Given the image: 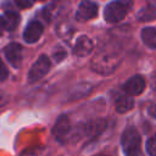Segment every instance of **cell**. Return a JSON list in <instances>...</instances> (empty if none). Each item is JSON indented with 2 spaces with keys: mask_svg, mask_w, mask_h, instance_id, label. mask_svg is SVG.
<instances>
[{
  "mask_svg": "<svg viewBox=\"0 0 156 156\" xmlns=\"http://www.w3.org/2000/svg\"><path fill=\"white\" fill-rule=\"evenodd\" d=\"M129 7L124 1H112L105 9V20L108 23H117L122 21L128 13Z\"/></svg>",
  "mask_w": 156,
  "mask_h": 156,
  "instance_id": "cell-1",
  "label": "cell"
},
{
  "mask_svg": "<svg viewBox=\"0 0 156 156\" xmlns=\"http://www.w3.org/2000/svg\"><path fill=\"white\" fill-rule=\"evenodd\" d=\"M118 65L117 57L107 54L102 55H96L91 62V67L95 72H99L101 74H107L111 73Z\"/></svg>",
  "mask_w": 156,
  "mask_h": 156,
  "instance_id": "cell-2",
  "label": "cell"
},
{
  "mask_svg": "<svg viewBox=\"0 0 156 156\" xmlns=\"http://www.w3.org/2000/svg\"><path fill=\"white\" fill-rule=\"evenodd\" d=\"M49 69H50V60H49V57L45 56V55L39 56V58L34 62V65L29 69V73H28L29 83H34V82H38L39 79H41L49 72Z\"/></svg>",
  "mask_w": 156,
  "mask_h": 156,
  "instance_id": "cell-3",
  "label": "cell"
},
{
  "mask_svg": "<svg viewBox=\"0 0 156 156\" xmlns=\"http://www.w3.org/2000/svg\"><path fill=\"white\" fill-rule=\"evenodd\" d=\"M122 146L126 151V154H129L132 151H135L138 149H140V135L138 133V130L134 127H128L123 134H122Z\"/></svg>",
  "mask_w": 156,
  "mask_h": 156,
  "instance_id": "cell-4",
  "label": "cell"
},
{
  "mask_svg": "<svg viewBox=\"0 0 156 156\" xmlns=\"http://www.w3.org/2000/svg\"><path fill=\"white\" fill-rule=\"evenodd\" d=\"M123 89H124L126 94H128L130 96L140 95L145 89V79L141 76H134L124 83Z\"/></svg>",
  "mask_w": 156,
  "mask_h": 156,
  "instance_id": "cell-5",
  "label": "cell"
},
{
  "mask_svg": "<svg viewBox=\"0 0 156 156\" xmlns=\"http://www.w3.org/2000/svg\"><path fill=\"white\" fill-rule=\"evenodd\" d=\"M5 56L9 60V62L13 66V67H20L21 62H22V46L17 43H11L9 44L5 50Z\"/></svg>",
  "mask_w": 156,
  "mask_h": 156,
  "instance_id": "cell-6",
  "label": "cell"
},
{
  "mask_svg": "<svg viewBox=\"0 0 156 156\" xmlns=\"http://www.w3.org/2000/svg\"><path fill=\"white\" fill-rule=\"evenodd\" d=\"M98 15V5L93 1H83L77 10V20L88 21Z\"/></svg>",
  "mask_w": 156,
  "mask_h": 156,
  "instance_id": "cell-7",
  "label": "cell"
},
{
  "mask_svg": "<svg viewBox=\"0 0 156 156\" xmlns=\"http://www.w3.org/2000/svg\"><path fill=\"white\" fill-rule=\"evenodd\" d=\"M43 24L38 21H32L29 22V24L27 26V28L24 29V33H23V38L27 43H35L43 34Z\"/></svg>",
  "mask_w": 156,
  "mask_h": 156,
  "instance_id": "cell-8",
  "label": "cell"
},
{
  "mask_svg": "<svg viewBox=\"0 0 156 156\" xmlns=\"http://www.w3.org/2000/svg\"><path fill=\"white\" fill-rule=\"evenodd\" d=\"M69 129H71L69 119H68V117H67L66 115H62V116H60V117L57 118V121L55 122V126H54V128H52V133H54V135L56 136L57 140L62 141V140L67 136Z\"/></svg>",
  "mask_w": 156,
  "mask_h": 156,
  "instance_id": "cell-9",
  "label": "cell"
},
{
  "mask_svg": "<svg viewBox=\"0 0 156 156\" xmlns=\"http://www.w3.org/2000/svg\"><path fill=\"white\" fill-rule=\"evenodd\" d=\"M93 46H94V45H93V41H91L88 37L82 35V37H79V38L77 39V41H76V44H74L73 51H74V54L78 55V56H87L88 54L91 52Z\"/></svg>",
  "mask_w": 156,
  "mask_h": 156,
  "instance_id": "cell-10",
  "label": "cell"
},
{
  "mask_svg": "<svg viewBox=\"0 0 156 156\" xmlns=\"http://www.w3.org/2000/svg\"><path fill=\"white\" fill-rule=\"evenodd\" d=\"M115 105H116V110H117V112L123 113V112L129 111V110L133 107L134 101H133V99L130 98V95L126 94V95H119V96L116 99Z\"/></svg>",
  "mask_w": 156,
  "mask_h": 156,
  "instance_id": "cell-11",
  "label": "cell"
},
{
  "mask_svg": "<svg viewBox=\"0 0 156 156\" xmlns=\"http://www.w3.org/2000/svg\"><path fill=\"white\" fill-rule=\"evenodd\" d=\"M141 39L146 46L150 49H156V29L152 27H146L141 30Z\"/></svg>",
  "mask_w": 156,
  "mask_h": 156,
  "instance_id": "cell-12",
  "label": "cell"
},
{
  "mask_svg": "<svg viewBox=\"0 0 156 156\" xmlns=\"http://www.w3.org/2000/svg\"><path fill=\"white\" fill-rule=\"evenodd\" d=\"M2 22H4V28L6 30H13L20 23V16L13 11H7L2 17Z\"/></svg>",
  "mask_w": 156,
  "mask_h": 156,
  "instance_id": "cell-13",
  "label": "cell"
},
{
  "mask_svg": "<svg viewBox=\"0 0 156 156\" xmlns=\"http://www.w3.org/2000/svg\"><path fill=\"white\" fill-rule=\"evenodd\" d=\"M156 18V7L154 5L144 6L138 12V20L141 22H150Z\"/></svg>",
  "mask_w": 156,
  "mask_h": 156,
  "instance_id": "cell-14",
  "label": "cell"
},
{
  "mask_svg": "<svg viewBox=\"0 0 156 156\" xmlns=\"http://www.w3.org/2000/svg\"><path fill=\"white\" fill-rule=\"evenodd\" d=\"M146 150L149 152V155L151 156H156V134L152 135L147 143H146Z\"/></svg>",
  "mask_w": 156,
  "mask_h": 156,
  "instance_id": "cell-15",
  "label": "cell"
},
{
  "mask_svg": "<svg viewBox=\"0 0 156 156\" xmlns=\"http://www.w3.org/2000/svg\"><path fill=\"white\" fill-rule=\"evenodd\" d=\"M7 76H9V71L5 66V63L0 58V80H5L7 78Z\"/></svg>",
  "mask_w": 156,
  "mask_h": 156,
  "instance_id": "cell-16",
  "label": "cell"
},
{
  "mask_svg": "<svg viewBox=\"0 0 156 156\" xmlns=\"http://www.w3.org/2000/svg\"><path fill=\"white\" fill-rule=\"evenodd\" d=\"M16 1V4L20 6V7H22V9H28V7H30L32 5H33V1L34 0H15Z\"/></svg>",
  "mask_w": 156,
  "mask_h": 156,
  "instance_id": "cell-17",
  "label": "cell"
},
{
  "mask_svg": "<svg viewBox=\"0 0 156 156\" xmlns=\"http://www.w3.org/2000/svg\"><path fill=\"white\" fill-rule=\"evenodd\" d=\"M149 113H150L154 118H156V104H154V105H151V106L149 107Z\"/></svg>",
  "mask_w": 156,
  "mask_h": 156,
  "instance_id": "cell-18",
  "label": "cell"
},
{
  "mask_svg": "<svg viewBox=\"0 0 156 156\" xmlns=\"http://www.w3.org/2000/svg\"><path fill=\"white\" fill-rule=\"evenodd\" d=\"M5 28H4V22H2V17L0 16V35H1V33H2V30H4Z\"/></svg>",
  "mask_w": 156,
  "mask_h": 156,
  "instance_id": "cell-19",
  "label": "cell"
},
{
  "mask_svg": "<svg viewBox=\"0 0 156 156\" xmlns=\"http://www.w3.org/2000/svg\"><path fill=\"white\" fill-rule=\"evenodd\" d=\"M34 1H43V0H34Z\"/></svg>",
  "mask_w": 156,
  "mask_h": 156,
  "instance_id": "cell-20",
  "label": "cell"
}]
</instances>
